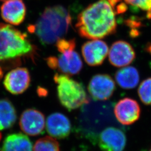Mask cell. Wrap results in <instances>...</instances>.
<instances>
[{
	"label": "cell",
	"instance_id": "6da1fadb",
	"mask_svg": "<svg viewBox=\"0 0 151 151\" xmlns=\"http://www.w3.org/2000/svg\"><path fill=\"white\" fill-rule=\"evenodd\" d=\"M76 27L82 37L100 39L116 31L114 7L109 0H99L78 15Z\"/></svg>",
	"mask_w": 151,
	"mask_h": 151
},
{
	"label": "cell",
	"instance_id": "7a4b0ae2",
	"mask_svg": "<svg viewBox=\"0 0 151 151\" xmlns=\"http://www.w3.org/2000/svg\"><path fill=\"white\" fill-rule=\"evenodd\" d=\"M71 22L68 11L60 5L47 7L37 23L29 27L43 45L57 43L68 32Z\"/></svg>",
	"mask_w": 151,
	"mask_h": 151
},
{
	"label": "cell",
	"instance_id": "3957f363",
	"mask_svg": "<svg viewBox=\"0 0 151 151\" xmlns=\"http://www.w3.org/2000/svg\"><path fill=\"white\" fill-rule=\"evenodd\" d=\"M32 46L27 36L10 25L0 24V60L30 54Z\"/></svg>",
	"mask_w": 151,
	"mask_h": 151
},
{
	"label": "cell",
	"instance_id": "277c9868",
	"mask_svg": "<svg viewBox=\"0 0 151 151\" xmlns=\"http://www.w3.org/2000/svg\"><path fill=\"white\" fill-rule=\"evenodd\" d=\"M54 80L60 103L68 110H75L90 102L85 87L80 82L69 76L59 73L55 74Z\"/></svg>",
	"mask_w": 151,
	"mask_h": 151
},
{
	"label": "cell",
	"instance_id": "5b68a950",
	"mask_svg": "<svg viewBox=\"0 0 151 151\" xmlns=\"http://www.w3.org/2000/svg\"><path fill=\"white\" fill-rule=\"evenodd\" d=\"M74 49L65 50L60 53L58 57H48L46 60L49 67L69 76L80 73L82 68V61Z\"/></svg>",
	"mask_w": 151,
	"mask_h": 151
},
{
	"label": "cell",
	"instance_id": "8992f818",
	"mask_svg": "<svg viewBox=\"0 0 151 151\" xmlns=\"http://www.w3.org/2000/svg\"><path fill=\"white\" fill-rule=\"evenodd\" d=\"M115 87V81L110 76L98 74L93 76L90 80L88 91L93 100L105 101L112 96Z\"/></svg>",
	"mask_w": 151,
	"mask_h": 151
},
{
	"label": "cell",
	"instance_id": "52a82bcc",
	"mask_svg": "<svg viewBox=\"0 0 151 151\" xmlns=\"http://www.w3.org/2000/svg\"><path fill=\"white\" fill-rule=\"evenodd\" d=\"M97 143L102 151H123L127 138L122 130L115 127H108L98 136Z\"/></svg>",
	"mask_w": 151,
	"mask_h": 151
},
{
	"label": "cell",
	"instance_id": "ba28073f",
	"mask_svg": "<svg viewBox=\"0 0 151 151\" xmlns=\"http://www.w3.org/2000/svg\"><path fill=\"white\" fill-rule=\"evenodd\" d=\"M114 112L120 123L124 125H129L134 123L139 118L140 106L135 100L125 97L116 103Z\"/></svg>",
	"mask_w": 151,
	"mask_h": 151
},
{
	"label": "cell",
	"instance_id": "9c48e42d",
	"mask_svg": "<svg viewBox=\"0 0 151 151\" xmlns=\"http://www.w3.org/2000/svg\"><path fill=\"white\" fill-rule=\"evenodd\" d=\"M109 60L114 67L122 68L131 64L135 58V53L129 43L118 40L114 42L109 50Z\"/></svg>",
	"mask_w": 151,
	"mask_h": 151
},
{
	"label": "cell",
	"instance_id": "30bf717a",
	"mask_svg": "<svg viewBox=\"0 0 151 151\" xmlns=\"http://www.w3.org/2000/svg\"><path fill=\"white\" fill-rule=\"evenodd\" d=\"M30 76L26 68H17L7 73L4 81L6 89L14 95L25 91L30 86Z\"/></svg>",
	"mask_w": 151,
	"mask_h": 151
},
{
	"label": "cell",
	"instance_id": "8fae6325",
	"mask_svg": "<svg viewBox=\"0 0 151 151\" xmlns=\"http://www.w3.org/2000/svg\"><path fill=\"white\" fill-rule=\"evenodd\" d=\"M109 50L107 44L99 39L87 42L82 47L83 57L90 66L101 65L107 57Z\"/></svg>",
	"mask_w": 151,
	"mask_h": 151
},
{
	"label": "cell",
	"instance_id": "7c38bea8",
	"mask_svg": "<svg viewBox=\"0 0 151 151\" xmlns=\"http://www.w3.org/2000/svg\"><path fill=\"white\" fill-rule=\"evenodd\" d=\"M20 127L27 134L35 136L43 132L45 121V117L40 111L34 109L25 110L20 119Z\"/></svg>",
	"mask_w": 151,
	"mask_h": 151
},
{
	"label": "cell",
	"instance_id": "4fadbf2b",
	"mask_svg": "<svg viewBox=\"0 0 151 151\" xmlns=\"http://www.w3.org/2000/svg\"><path fill=\"white\" fill-rule=\"evenodd\" d=\"M27 13L22 0H7L1 7V14L5 22L13 25H19L24 21Z\"/></svg>",
	"mask_w": 151,
	"mask_h": 151
},
{
	"label": "cell",
	"instance_id": "5bb4252c",
	"mask_svg": "<svg viewBox=\"0 0 151 151\" xmlns=\"http://www.w3.org/2000/svg\"><path fill=\"white\" fill-rule=\"evenodd\" d=\"M46 129L52 137L58 139H64L70 134V121L63 114H52L47 119Z\"/></svg>",
	"mask_w": 151,
	"mask_h": 151
},
{
	"label": "cell",
	"instance_id": "9a60e30c",
	"mask_svg": "<svg viewBox=\"0 0 151 151\" xmlns=\"http://www.w3.org/2000/svg\"><path fill=\"white\" fill-rule=\"evenodd\" d=\"M0 151H32V143L22 133H13L6 137Z\"/></svg>",
	"mask_w": 151,
	"mask_h": 151
},
{
	"label": "cell",
	"instance_id": "2e32d148",
	"mask_svg": "<svg viewBox=\"0 0 151 151\" xmlns=\"http://www.w3.org/2000/svg\"><path fill=\"white\" fill-rule=\"evenodd\" d=\"M115 78L120 87L125 90H130L138 85L140 76L138 70L135 67L127 66L121 68L116 72Z\"/></svg>",
	"mask_w": 151,
	"mask_h": 151
},
{
	"label": "cell",
	"instance_id": "e0dca14e",
	"mask_svg": "<svg viewBox=\"0 0 151 151\" xmlns=\"http://www.w3.org/2000/svg\"><path fill=\"white\" fill-rule=\"evenodd\" d=\"M17 114L15 107L6 99L0 100V130L9 129L16 122Z\"/></svg>",
	"mask_w": 151,
	"mask_h": 151
},
{
	"label": "cell",
	"instance_id": "ac0fdd59",
	"mask_svg": "<svg viewBox=\"0 0 151 151\" xmlns=\"http://www.w3.org/2000/svg\"><path fill=\"white\" fill-rule=\"evenodd\" d=\"M33 151H60V145L53 137L47 136L35 142Z\"/></svg>",
	"mask_w": 151,
	"mask_h": 151
},
{
	"label": "cell",
	"instance_id": "d6986e66",
	"mask_svg": "<svg viewBox=\"0 0 151 151\" xmlns=\"http://www.w3.org/2000/svg\"><path fill=\"white\" fill-rule=\"evenodd\" d=\"M140 101L147 105H151V77L141 82L138 89Z\"/></svg>",
	"mask_w": 151,
	"mask_h": 151
},
{
	"label": "cell",
	"instance_id": "ffe728a7",
	"mask_svg": "<svg viewBox=\"0 0 151 151\" xmlns=\"http://www.w3.org/2000/svg\"><path fill=\"white\" fill-rule=\"evenodd\" d=\"M126 4L137 7L147 13V17L151 19V0H124Z\"/></svg>",
	"mask_w": 151,
	"mask_h": 151
},
{
	"label": "cell",
	"instance_id": "44dd1931",
	"mask_svg": "<svg viewBox=\"0 0 151 151\" xmlns=\"http://www.w3.org/2000/svg\"><path fill=\"white\" fill-rule=\"evenodd\" d=\"M57 48L60 53L65 51L67 49H75L76 47V42L75 39L65 40L61 39L57 43Z\"/></svg>",
	"mask_w": 151,
	"mask_h": 151
},
{
	"label": "cell",
	"instance_id": "7402d4cb",
	"mask_svg": "<svg viewBox=\"0 0 151 151\" xmlns=\"http://www.w3.org/2000/svg\"><path fill=\"white\" fill-rule=\"evenodd\" d=\"M109 1L110 2V4H111V5L114 7L115 5H116L118 3H119L121 0H109Z\"/></svg>",
	"mask_w": 151,
	"mask_h": 151
},
{
	"label": "cell",
	"instance_id": "603a6c76",
	"mask_svg": "<svg viewBox=\"0 0 151 151\" xmlns=\"http://www.w3.org/2000/svg\"><path fill=\"white\" fill-rule=\"evenodd\" d=\"M2 77H3V70L0 65V81L2 80Z\"/></svg>",
	"mask_w": 151,
	"mask_h": 151
},
{
	"label": "cell",
	"instance_id": "cb8c5ba5",
	"mask_svg": "<svg viewBox=\"0 0 151 151\" xmlns=\"http://www.w3.org/2000/svg\"><path fill=\"white\" fill-rule=\"evenodd\" d=\"M1 137H2V135H1V132H0V140H1Z\"/></svg>",
	"mask_w": 151,
	"mask_h": 151
},
{
	"label": "cell",
	"instance_id": "d4e9b609",
	"mask_svg": "<svg viewBox=\"0 0 151 151\" xmlns=\"http://www.w3.org/2000/svg\"><path fill=\"white\" fill-rule=\"evenodd\" d=\"M0 1H5H5H7V0H0Z\"/></svg>",
	"mask_w": 151,
	"mask_h": 151
},
{
	"label": "cell",
	"instance_id": "484cf974",
	"mask_svg": "<svg viewBox=\"0 0 151 151\" xmlns=\"http://www.w3.org/2000/svg\"><path fill=\"white\" fill-rule=\"evenodd\" d=\"M151 151V149H150V150H149V151Z\"/></svg>",
	"mask_w": 151,
	"mask_h": 151
}]
</instances>
